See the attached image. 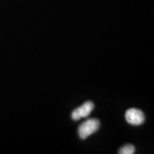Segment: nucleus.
Masks as SVG:
<instances>
[{"mask_svg": "<svg viewBox=\"0 0 154 154\" xmlns=\"http://www.w3.org/2000/svg\"><path fill=\"white\" fill-rule=\"evenodd\" d=\"M125 118L128 124L134 126H139L145 121V116L140 110L136 109H130L126 111Z\"/></svg>", "mask_w": 154, "mask_h": 154, "instance_id": "2", "label": "nucleus"}, {"mask_svg": "<svg viewBox=\"0 0 154 154\" xmlns=\"http://www.w3.org/2000/svg\"><path fill=\"white\" fill-rule=\"evenodd\" d=\"M94 108L93 102L86 101L84 104L78 107L73 111L72 113V118L74 121H79L82 118H86L91 113Z\"/></svg>", "mask_w": 154, "mask_h": 154, "instance_id": "3", "label": "nucleus"}, {"mask_svg": "<svg viewBox=\"0 0 154 154\" xmlns=\"http://www.w3.org/2000/svg\"><path fill=\"white\" fill-rule=\"evenodd\" d=\"M100 122L96 119H89L80 125L78 134L82 139H86L91 134L96 132L99 128Z\"/></svg>", "mask_w": 154, "mask_h": 154, "instance_id": "1", "label": "nucleus"}, {"mask_svg": "<svg viewBox=\"0 0 154 154\" xmlns=\"http://www.w3.org/2000/svg\"><path fill=\"white\" fill-rule=\"evenodd\" d=\"M135 153V147L131 144H127L121 147L119 150V153L120 154H133Z\"/></svg>", "mask_w": 154, "mask_h": 154, "instance_id": "4", "label": "nucleus"}]
</instances>
